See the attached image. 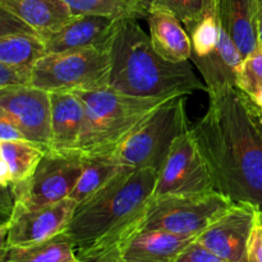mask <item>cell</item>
Here are the masks:
<instances>
[{
  "label": "cell",
  "instance_id": "obj_1",
  "mask_svg": "<svg viewBox=\"0 0 262 262\" xmlns=\"http://www.w3.org/2000/svg\"><path fill=\"white\" fill-rule=\"evenodd\" d=\"M216 192L262 210V129L238 89L210 95L206 114L191 128Z\"/></svg>",
  "mask_w": 262,
  "mask_h": 262
},
{
  "label": "cell",
  "instance_id": "obj_2",
  "mask_svg": "<svg viewBox=\"0 0 262 262\" xmlns=\"http://www.w3.org/2000/svg\"><path fill=\"white\" fill-rule=\"evenodd\" d=\"M156 178L155 169L125 166L99 192L77 205L64 233L79 262L118 257L120 246L140 229Z\"/></svg>",
  "mask_w": 262,
  "mask_h": 262
},
{
  "label": "cell",
  "instance_id": "obj_3",
  "mask_svg": "<svg viewBox=\"0 0 262 262\" xmlns=\"http://www.w3.org/2000/svg\"><path fill=\"white\" fill-rule=\"evenodd\" d=\"M112 59L109 87L142 99H171L206 91L189 61L171 63L159 55L136 18L118 19L107 42Z\"/></svg>",
  "mask_w": 262,
  "mask_h": 262
},
{
  "label": "cell",
  "instance_id": "obj_4",
  "mask_svg": "<svg viewBox=\"0 0 262 262\" xmlns=\"http://www.w3.org/2000/svg\"><path fill=\"white\" fill-rule=\"evenodd\" d=\"M84 105V120L76 154L82 158L112 156L130 133L169 99H142L112 87L74 92Z\"/></svg>",
  "mask_w": 262,
  "mask_h": 262
},
{
  "label": "cell",
  "instance_id": "obj_5",
  "mask_svg": "<svg viewBox=\"0 0 262 262\" xmlns=\"http://www.w3.org/2000/svg\"><path fill=\"white\" fill-rule=\"evenodd\" d=\"M186 96H176L156 107L112 155L133 169L163 168L176 141L188 132Z\"/></svg>",
  "mask_w": 262,
  "mask_h": 262
},
{
  "label": "cell",
  "instance_id": "obj_6",
  "mask_svg": "<svg viewBox=\"0 0 262 262\" xmlns=\"http://www.w3.org/2000/svg\"><path fill=\"white\" fill-rule=\"evenodd\" d=\"M109 46L50 53L33 67L31 86L48 92H79L109 86Z\"/></svg>",
  "mask_w": 262,
  "mask_h": 262
},
{
  "label": "cell",
  "instance_id": "obj_7",
  "mask_svg": "<svg viewBox=\"0 0 262 262\" xmlns=\"http://www.w3.org/2000/svg\"><path fill=\"white\" fill-rule=\"evenodd\" d=\"M233 204L229 197L219 192L151 199L138 230H163L197 238Z\"/></svg>",
  "mask_w": 262,
  "mask_h": 262
},
{
  "label": "cell",
  "instance_id": "obj_8",
  "mask_svg": "<svg viewBox=\"0 0 262 262\" xmlns=\"http://www.w3.org/2000/svg\"><path fill=\"white\" fill-rule=\"evenodd\" d=\"M83 166L78 154L46 152L27 182L12 186L15 206L38 209L71 197Z\"/></svg>",
  "mask_w": 262,
  "mask_h": 262
},
{
  "label": "cell",
  "instance_id": "obj_9",
  "mask_svg": "<svg viewBox=\"0 0 262 262\" xmlns=\"http://www.w3.org/2000/svg\"><path fill=\"white\" fill-rule=\"evenodd\" d=\"M216 192L206 160L189 128L171 147L158 171L152 199L199 196Z\"/></svg>",
  "mask_w": 262,
  "mask_h": 262
},
{
  "label": "cell",
  "instance_id": "obj_10",
  "mask_svg": "<svg viewBox=\"0 0 262 262\" xmlns=\"http://www.w3.org/2000/svg\"><path fill=\"white\" fill-rule=\"evenodd\" d=\"M0 114L12 120L28 142L50 151V92L35 86L0 89Z\"/></svg>",
  "mask_w": 262,
  "mask_h": 262
},
{
  "label": "cell",
  "instance_id": "obj_11",
  "mask_svg": "<svg viewBox=\"0 0 262 262\" xmlns=\"http://www.w3.org/2000/svg\"><path fill=\"white\" fill-rule=\"evenodd\" d=\"M77 205L72 199L32 210L14 205L9 222L2 225V248L37 245L61 234Z\"/></svg>",
  "mask_w": 262,
  "mask_h": 262
},
{
  "label": "cell",
  "instance_id": "obj_12",
  "mask_svg": "<svg viewBox=\"0 0 262 262\" xmlns=\"http://www.w3.org/2000/svg\"><path fill=\"white\" fill-rule=\"evenodd\" d=\"M258 209L247 202H234L199 237L201 243L230 262H247V247L257 223Z\"/></svg>",
  "mask_w": 262,
  "mask_h": 262
},
{
  "label": "cell",
  "instance_id": "obj_13",
  "mask_svg": "<svg viewBox=\"0 0 262 262\" xmlns=\"http://www.w3.org/2000/svg\"><path fill=\"white\" fill-rule=\"evenodd\" d=\"M118 19L100 15H78L55 32L41 36L46 53L104 46L114 33Z\"/></svg>",
  "mask_w": 262,
  "mask_h": 262
},
{
  "label": "cell",
  "instance_id": "obj_14",
  "mask_svg": "<svg viewBox=\"0 0 262 262\" xmlns=\"http://www.w3.org/2000/svg\"><path fill=\"white\" fill-rule=\"evenodd\" d=\"M194 239L163 230H138L120 246L118 257L123 262H176Z\"/></svg>",
  "mask_w": 262,
  "mask_h": 262
},
{
  "label": "cell",
  "instance_id": "obj_15",
  "mask_svg": "<svg viewBox=\"0 0 262 262\" xmlns=\"http://www.w3.org/2000/svg\"><path fill=\"white\" fill-rule=\"evenodd\" d=\"M191 59L202 76L209 96L228 89H237L238 74L245 58L224 30L212 53Z\"/></svg>",
  "mask_w": 262,
  "mask_h": 262
},
{
  "label": "cell",
  "instance_id": "obj_16",
  "mask_svg": "<svg viewBox=\"0 0 262 262\" xmlns=\"http://www.w3.org/2000/svg\"><path fill=\"white\" fill-rule=\"evenodd\" d=\"M146 19L151 43L159 55L171 63H183L191 59V38L177 15L164 8L151 7Z\"/></svg>",
  "mask_w": 262,
  "mask_h": 262
},
{
  "label": "cell",
  "instance_id": "obj_17",
  "mask_svg": "<svg viewBox=\"0 0 262 262\" xmlns=\"http://www.w3.org/2000/svg\"><path fill=\"white\" fill-rule=\"evenodd\" d=\"M51 142L49 152L76 154L84 120V105L74 92H50Z\"/></svg>",
  "mask_w": 262,
  "mask_h": 262
},
{
  "label": "cell",
  "instance_id": "obj_18",
  "mask_svg": "<svg viewBox=\"0 0 262 262\" xmlns=\"http://www.w3.org/2000/svg\"><path fill=\"white\" fill-rule=\"evenodd\" d=\"M220 26L247 58L258 48L256 0H216Z\"/></svg>",
  "mask_w": 262,
  "mask_h": 262
},
{
  "label": "cell",
  "instance_id": "obj_19",
  "mask_svg": "<svg viewBox=\"0 0 262 262\" xmlns=\"http://www.w3.org/2000/svg\"><path fill=\"white\" fill-rule=\"evenodd\" d=\"M0 8L19 18L40 36L60 30L76 17L63 0H0Z\"/></svg>",
  "mask_w": 262,
  "mask_h": 262
},
{
  "label": "cell",
  "instance_id": "obj_20",
  "mask_svg": "<svg viewBox=\"0 0 262 262\" xmlns=\"http://www.w3.org/2000/svg\"><path fill=\"white\" fill-rule=\"evenodd\" d=\"M45 154L42 148L28 141H2V187H12L27 182Z\"/></svg>",
  "mask_w": 262,
  "mask_h": 262
},
{
  "label": "cell",
  "instance_id": "obj_21",
  "mask_svg": "<svg viewBox=\"0 0 262 262\" xmlns=\"http://www.w3.org/2000/svg\"><path fill=\"white\" fill-rule=\"evenodd\" d=\"M73 243L66 233L37 245L3 247L2 262H78Z\"/></svg>",
  "mask_w": 262,
  "mask_h": 262
},
{
  "label": "cell",
  "instance_id": "obj_22",
  "mask_svg": "<svg viewBox=\"0 0 262 262\" xmlns=\"http://www.w3.org/2000/svg\"><path fill=\"white\" fill-rule=\"evenodd\" d=\"M46 54L45 42L36 31H19L0 36V63L35 67Z\"/></svg>",
  "mask_w": 262,
  "mask_h": 262
},
{
  "label": "cell",
  "instance_id": "obj_23",
  "mask_svg": "<svg viewBox=\"0 0 262 262\" xmlns=\"http://www.w3.org/2000/svg\"><path fill=\"white\" fill-rule=\"evenodd\" d=\"M124 168L125 166L117 163L112 156L83 158L82 173L69 199L77 204L86 201L102 187L106 186Z\"/></svg>",
  "mask_w": 262,
  "mask_h": 262
},
{
  "label": "cell",
  "instance_id": "obj_24",
  "mask_svg": "<svg viewBox=\"0 0 262 262\" xmlns=\"http://www.w3.org/2000/svg\"><path fill=\"white\" fill-rule=\"evenodd\" d=\"M76 17L100 15L115 19L122 18H146L145 5L132 0H63Z\"/></svg>",
  "mask_w": 262,
  "mask_h": 262
},
{
  "label": "cell",
  "instance_id": "obj_25",
  "mask_svg": "<svg viewBox=\"0 0 262 262\" xmlns=\"http://www.w3.org/2000/svg\"><path fill=\"white\" fill-rule=\"evenodd\" d=\"M192 42V56H205L215 50L222 37V26L216 9L210 10L199 19L184 25Z\"/></svg>",
  "mask_w": 262,
  "mask_h": 262
},
{
  "label": "cell",
  "instance_id": "obj_26",
  "mask_svg": "<svg viewBox=\"0 0 262 262\" xmlns=\"http://www.w3.org/2000/svg\"><path fill=\"white\" fill-rule=\"evenodd\" d=\"M237 89L253 109L262 113V49L260 46L243 60L238 74Z\"/></svg>",
  "mask_w": 262,
  "mask_h": 262
},
{
  "label": "cell",
  "instance_id": "obj_27",
  "mask_svg": "<svg viewBox=\"0 0 262 262\" xmlns=\"http://www.w3.org/2000/svg\"><path fill=\"white\" fill-rule=\"evenodd\" d=\"M145 5L147 10L151 7L164 8L177 15L183 25H188L216 9V0H146Z\"/></svg>",
  "mask_w": 262,
  "mask_h": 262
},
{
  "label": "cell",
  "instance_id": "obj_28",
  "mask_svg": "<svg viewBox=\"0 0 262 262\" xmlns=\"http://www.w3.org/2000/svg\"><path fill=\"white\" fill-rule=\"evenodd\" d=\"M32 76L33 67L0 63V89L31 86Z\"/></svg>",
  "mask_w": 262,
  "mask_h": 262
},
{
  "label": "cell",
  "instance_id": "obj_29",
  "mask_svg": "<svg viewBox=\"0 0 262 262\" xmlns=\"http://www.w3.org/2000/svg\"><path fill=\"white\" fill-rule=\"evenodd\" d=\"M176 262H230L225 258L220 257L219 255L214 253L202 246L201 243L197 242L196 239L192 243H189L181 255L178 256Z\"/></svg>",
  "mask_w": 262,
  "mask_h": 262
},
{
  "label": "cell",
  "instance_id": "obj_30",
  "mask_svg": "<svg viewBox=\"0 0 262 262\" xmlns=\"http://www.w3.org/2000/svg\"><path fill=\"white\" fill-rule=\"evenodd\" d=\"M247 262H262V227L258 219L248 242Z\"/></svg>",
  "mask_w": 262,
  "mask_h": 262
},
{
  "label": "cell",
  "instance_id": "obj_31",
  "mask_svg": "<svg viewBox=\"0 0 262 262\" xmlns=\"http://www.w3.org/2000/svg\"><path fill=\"white\" fill-rule=\"evenodd\" d=\"M2 141H27L19 128L5 115L0 114V142Z\"/></svg>",
  "mask_w": 262,
  "mask_h": 262
},
{
  "label": "cell",
  "instance_id": "obj_32",
  "mask_svg": "<svg viewBox=\"0 0 262 262\" xmlns=\"http://www.w3.org/2000/svg\"><path fill=\"white\" fill-rule=\"evenodd\" d=\"M257 31H258V46L262 49V12L260 9H258L257 12Z\"/></svg>",
  "mask_w": 262,
  "mask_h": 262
},
{
  "label": "cell",
  "instance_id": "obj_33",
  "mask_svg": "<svg viewBox=\"0 0 262 262\" xmlns=\"http://www.w3.org/2000/svg\"><path fill=\"white\" fill-rule=\"evenodd\" d=\"M92 262H123L119 257H107V258H102V260H97V261H92Z\"/></svg>",
  "mask_w": 262,
  "mask_h": 262
},
{
  "label": "cell",
  "instance_id": "obj_34",
  "mask_svg": "<svg viewBox=\"0 0 262 262\" xmlns=\"http://www.w3.org/2000/svg\"><path fill=\"white\" fill-rule=\"evenodd\" d=\"M252 109H253V107H252ZM253 112H255L256 119H257L258 124H260V127H261V129H262V113L261 112H257V110H256V109H253Z\"/></svg>",
  "mask_w": 262,
  "mask_h": 262
},
{
  "label": "cell",
  "instance_id": "obj_35",
  "mask_svg": "<svg viewBox=\"0 0 262 262\" xmlns=\"http://www.w3.org/2000/svg\"><path fill=\"white\" fill-rule=\"evenodd\" d=\"M258 223H260L261 224V227H262V210H258Z\"/></svg>",
  "mask_w": 262,
  "mask_h": 262
},
{
  "label": "cell",
  "instance_id": "obj_36",
  "mask_svg": "<svg viewBox=\"0 0 262 262\" xmlns=\"http://www.w3.org/2000/svg\"><path fill=\"white\" fill-rule=\"evenodd\" d=\"M256 3H257V7H258V9H260L261 12H262V0H256Z\"/></svg>",
  "mask_w": 262,
  "mask_h": 262
},
{
  "label": "cell",
  "instance_id": "obj_37",
  "mask_svg": "<svg viewBox=\"0 0 262 262\" xmlns=\"http://www.w3.org/2000/svg\"><path fill=\"white\" fill-rule=\"evenodd\" d=\"M132 2H138V3H141V4L145 5V2H146V0H132ZM145 8H146V5H145ZM146 10H147V9H146Z\"/></svg>",
  "mask_w": 262,
  "mask_h": 262
},
{
  "label": "cell",
  "instance_id": "obj_38",
  "mask_svg": "<svg viewBox=\"0 0 262 262\" xmlns=\"http://www.w3.org/2000/svg\"><path fill=\"white\" fill-rule=\"evenodd\" d=\"M78 262H79V261H78Z\"/></svg>",
  "mask_w": 262,
  "mask_h": 262
}]
</instances>
